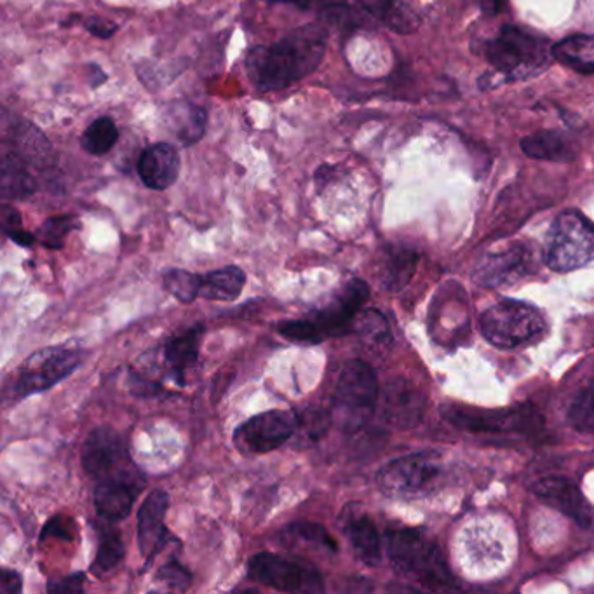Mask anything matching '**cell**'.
I'll return each instance as SVG.
<instances>
[{"label": "cell", "mask_w": 594, "mask_h": 594, "mask_svg": "<svg viewBox=\"0 0 594 594\" xmlns=\"http://www.w3.org/2000/svg\"><path fill=\"white\" fill-rule=\"evenodd\" d=\"M268 2H280V4H292L298 9H310L316 0H268Z\"/></svg>", "instance_id": "cell-44"}, {"label": "cell", "mask_w": 594, "mask_h": 594, "mask_svg": "<svg viewBox=\"0 0 594 594\" xmlns=\"http://www.w3.org/2000/svg\"><path fill=\"white\" fill-rule=\"evenodd\" d=\"M176 109L178 110H175V106L169 109L176 136L185 145L196 143L205 134L206 122H208L206 110L190 103H176Z\"/></svg>", "instance_id": "cell-29"}, {"label": "cell", "mask_w": 594, "mask_h": 594, "mask_svg": "<svg viewBox=\"0 0 594 594\" xmlns=\"http://www.w3.org/2000/svg\"><path fill=\"white\" fill-rule=\"evenodd\" d=\"M0 590L4 594H18L23 591V581L20 573L14 570H2V581H0Z\"/></svg>", "instance_id": "cell-41"}, {"label": "cell", "mask_w": 594, "mask_h": 594, "mask_svg": "<svg viewBox=\"0 0 594 594\" xmlns=\"http://www.w3.org/2000/svg\"><path fill=\"white\" fill-rule=\"evenodd\" d=\"M426 394L408 378H391L382 389V419L399 429L419 426L426 414Z\"/></svg>", "instance_id": "cell-13"}, {"label": "cell", "mask_w": 594, "mask_h": 594, "mask_svg": "<svg viewBox=\"0 0 594 594\" xmlns=\"http://www.w3.org/2000/svg\"><path fill=\"white\" fill-rule=\"evenodd\" d=\"M378 403V382L370 364L349 361L336 389V419L345 431L354 432L372 419Z\"/></svg>", "instance_id": "cell-6"}, {"label": "cell", "mask_w": 594, "mask_h": 594, "mask_svg": "<svg viewBox=\"0 0 594 594\" xmlns=\"http://www.w3.org/2000/svg\"><path fill=\"white\" fill-rule=\"evenodd\" d=\"M474 2H476L477 8L482 9L483 13L490 14V16H495L506 8V0H474Z\"/></svg>", "instance_id": "cell-43"}, {"label": "cell", "mask_w": 594, "mask_h": 594, "mask_svg": "<svg viewBox=\"0 0 594 594\" xmlns=\"http://www.w3.org/2000/svg\"><path fill=\"white\" fill-rule=\"evenodd\" d=\"M345 531H348L352 549H354L356 557L363 561L364 565H381V536H378L377 527L369 516H354L345 527Z\"/></svg>", "instance_id": "cell-27"}, {"label": "cell", "mask_w": 594, "mask_h": 594, "mask_svg": "<svg viewBox=\"0 0 594 594\" xmlns=\"http://www.w3.org/2000/svg\"><path fill=\"white\" fill-rule=\"evenodd\" d=\"M352 333H356L363 348L372 354H385L393 345V331L389 322L377 309L361 310Z\"/></svg>", "instance_id": "cell-26"}, {"label": "cell", "mask_w": 594, "mask_h": 594, "mask_svg": "<svg viewBox=\"0 0 594 594\" xmlns=\"http://www.w3.org/2000/svg\"><path fill=\"white\" fill-rule=\"evenodd\" d=\"M327 47L324 26L319 23L300 26L279 43L253 47L246 56L248 77L262 92L289 88L321 65Z\"/></svg>", "instance_id": "cell-1"}, {"label": "cell", "mask_w": 594, "mask_h": 594, "mask_svg": "<svg viewBox=\"0 0 594 594\" xmlns=\"http://www.w3.org/2000/svg\"><path fill=\"white\" fill-rule=\"evenodd\" d=\"M480 330L495 348L516 349L544 336L546 319L525 301L503 300L483 312Z\"/></svg>", "instance_id": "cell-4"}, {"label": "cell", "mask_w": 594, "mask_h": 594, "mask_svg": "<svg viewBox=\"0 0 594 594\" xmlns=\"http://www.w3.org/2000/svg\"><path fill=\"white\" fill-rule=\"evenodd\" d=\"M37 190L34 176L29 172V161L20 152H9L0 166V194L6 201L26 199Z\"/></svg>", "instance_id": "cell-21"}, {"label": "cell", "mask_w": 594, "mask_h": 594, "mask_svg": "<svg viewBox=\"0 0 594 594\" xmlns=\"http://www.w3.org/2000/svg\"><path fill=\"white\" fill-rule=\"evenodd\" d=\"M248 575L253 582L283 593H322L321 572L309 563L258 552L248 561Z\"/></svg>", "instance_id": "cell-9"}, {"label": "cell", "mask_w": 594, "mask_h": 594, "mask_svg": "<svg viewBox=\"0 0 594 594\" xmlns=\"http://www.w3.org/2000/svg\"><path fill=\"white\" fill-rule=\"evenodd\" d=\"M419 264V255L414 248L387 246L382 256L381 280L385 289L399 292L410 283L415 268Z\"/></svg>", "instance_id": "cell-22"}, {"label": "cell", "mask_w": 594, "mask_h": 594, "mask_svg": "<svg viewBox=\"0 0 594 594\" xmlns=\"http://www.w3.org/2000/svg\"><path fill=\"white\" fill-rule=\"evenodd\" d=\"M79 218L74 215H59V217L50 218L41 226L37 232V239L43 246L50 250H62L65 246L68 234L79 229Z\"/></svg>", "instance_id": "cell-33"}, {"label": "cell", "mask_w": 594, "mask_h": 594, "mask_svg": "<svg viewBox=\"0 0 594 594\" xmlns=\"http://www.w3.org/2000/svg\"><path fill=\"white\" fill-rule=\"evenodd\" d=\"M594 260V226L578 211H565L552 223L546 246V264L569 273Z\"/></svg>", "instance_id": "cell-8"}, {"label": "cell", "mask_w": 594, "mask_h": 594, "mask_svg": "<svg viewBox=\"0 0 594 594\" xmlns=\"http://www.w3.org/2000/svg\"><path fill=\"white\" fill-rule=\"evenodd\" d=\"M82 360H85L82 351L68 345L35 352L14 373L13 381L6 387V398L18 402L32 394L51 389L53 385L76 372Z\"/></svg>", "instance_id": "cell-5"}, {"label": "cell", "mask_w": 594, "mask_h": 594, "mask_svg": "<svg viewBox=\"0 0 594 594\" xmlns=\"http://www.w3.org/2000/svg\"><path fill=\"white\" fill-rule=\"evenodd\" d=\"M534 271L536 267H534L530 250L524 244H513L503 252L485 256L476 267L474 279L477 285L497 288V286L513 285Z\"/></svg>", "instance_id": "cell-15"}, {"label": "cell", "mask_w": 594, "mask_h": 594, "mask_svg": "<svg viewBox=\"0 0 594 594\" xmlns=\"http://www.w3.org/2000/svg\"><path fill=\"white\" fill-rule=\"evenodd\" d=\"M369 297V285L363 279H351L307 318L280 321L277 333L289 342L309 345L348 336Z\"/></svg>", "instance_id": "cell-2"}, {"label": "cell", "mask_w": 594, "mask_h": 594, "mask_svg": "<svg viewBox=\"0 0 594 594\" xmlns=\"http://www.w3.org/2000/svg\"><path fill=\"white\" fill-rule=\"evenodd\" d=\"M119 130L109 118H100L89 124L80 139V147L91 155H106L118 143Z\"/></svg>", "instance_id": "cell-32"}, {"label": "cell", "mask_w": 594, "mask_h": 594, "mask_svg": "<svg viewBox=\"0 0 594 594\" xmlns=\"http://www.w3.org/2000/svg\"><path fill=\"white\" fill-rule=\"evenodd\" d=\"M360 4L398 34H411L419 26V18L399 4V0H360Z\"/></svg>", "instance_id": "cell-28"}, {"label": "cell", "mask_w": 594, "mask_h": 594, "mask_svg": "<svg viewBox=\"0 0 594 594\" xmlns=\"http://www.w3.org/2000/svg\"><path fill=\"white\" fill-rule=\"evenodd\" d=\"M202 336H205V327L197 324L185 333L173 337L166 345L164 360H166V366L178 384L184 385L185 375L196 366Z\"/></svg>", "instance_id": "cell-20"}, {"label": "cell", "mask_w": 594, "mask_h": 594, "mask_svg": "<svg viewBox=\"0 0 594 594\" xmlns=\"http://www.w3.org/2000/svg\"><path fill=\"white\" fill-rule=\"evenodd\" d=\"M133 462L128 455L127 441L112 427H97L86 438L82 447V468L89 476L101 477L119 473L130 468Z\"/></svg>", "instance_id": "cell-14"}, {"label": "cell", "mask_w": 594, "mask_h": 594, "mask_svg": "<svg viewBox=\"0 0 594 594\" xmlns=\"http://www.w3.org/2000/svg\"><path fill=\"white\" fill-rule=\"evenodd\" d=\"M298 415L288 410H271L255 415L239 427L234 435L235 447L244 453L274 452L292 436L297 435Z\"/></svg>", "instance_id": "cell-11"}, {"label": "cell", "mask_w": 594, "mask_h": 594, "mask_svg": "<svg viewBox=\"0 0 594 594\" xmlns=\"http://www.w3.org/2000/svg\"><path fill=\"white\" fill-rule=\"evenodd\" d=\"M385 548L394 570L420 582L429 590H453L455 579L448 570L443 552L420 531L398 528L387 531Z\"/></svg>", "instance_id": "cell-3"}, {"label": "cell", "mask_w": 594, "mask_h": 594, "mask_svg": "<svg viewBox=\"0 0 594 594\" xmlns=\"http://www.w3.org/2000/svg\"><path fill=\"white\" fill-rule=\"evenodd\" d=\"M64 518H55L53 521L46 525V530H44L41 539H46V537H64L65 540L72 539V531L68 530V525H72L70 521H62Z\"/></svg>", "instance_id": "cell-42"}, {"label": "cell", "mask_w": 594, "mask_h": 594, "mask_svg": "<svg viewBox=\"0 0 594 594\" xmlns=\"http://www.w3.org/2000/svg\"><path fill=\"white\" fill-rule=\"evenodd\" d=\"M569 419L578 431L594 435V382L579 393L569 410Z\"/></svg>", "instance_id": "cell-35"}, {"label": "cell", "mask_w": 594, "mask_h": 594, "mask_svg": "<svg viewBox=\"0 0 594 594\" xmlns=\"http://www.w3.org/2000/svg\"><path fill=\"white\" fill-rule=\"evenodd\" d=\"M0 220H2V231L14 243L20 244V246H32L35 243V235L23 231L22 215L13 206H2Z\"/></svg>", "instance_id": "cell-36"}, {"label": "cell", "mask_w": 594, "mask_h": 594, "mask_svg": "<svg viewBox=\"0 0 594 594\" xmlns=\"http://www.w3.org/2000/svg\"><path fill=\"white\" fill-rule=\"evenodd\" d=\"M124 544H122L119 531L112 528H100V544H98L97 558L92 561L91 572L95 575H106L124 560Z\"/></svg>", "instance_id": "cell-31"}, {"label": "cell", "mask_w": 594, "mask_h": 594, "mask_svg": "<svg viewBox=\"0 0 594 594\" xmlns=\"http://www.w3.org/2000/svg\"><path fill=\"white\" fill-rule=\"evenodd\" d=\"M164 288L168 289L169 294L182 301V304H190V301L199 298V274L182 271V268H172L166 271L163 276Z\"/></svg>", "instance_id": "cell-34"}, {"label": "cell", "mask_w": 594, "mask_h": 594, "mask_svg": "<svg viewBox=\"0 0 594 594\" xmlns=\"http://www.w3.org/2000/svg\"><path fill=\"white\" fill-rule=\"evenodd\" d=\"M169 495L164 490H154L143 501L139 510V548L143 558L151 563L161 549L175 540L168 528L164 527V519L168 515Z\"/></svg>", "instance_id": "cell-16"}, {"label": "cell", "mask_w": 594, "mask_h": 594, "mask_svg": "<svg viewBox=\"0 0 594 594\" xmlns=\"http://www.w3.org/2000/svg\"><path fill=\"white\" fill-rule=\"evenodd\" d=\"M279 542L288 549H304L309 552H337V542L322 525L310 521L289 524L279 534Z\"/></svg>", "instance_id": "cell-25"}, {"label": "cell", "mask_w": 594, "mask_h": 594, "mask_svg": "<svg viewBox=\"0 0 594 594\" xmlns=\"http://www.w3.org/2000/svg\"><path fill=\"white\" fill-rule=\"evenodd\" d=\"M139 176L152 190H166L180 175V155L169 143H155L140 155Z\"/></svg>", "instance_id": "cell-19"}, {"label": "cell", "mask_w": 594, "mask_h": 594, "mask_svg": "<svg viewBox=\"0 0 594 594\" xmlns=\"http://www.w3.org/2000/svg\"><path fill=\"white\" fill-rule=\"evenodd\" d=\"M145 488V477L133 464L119 473L98 480L95 507L107 521H121L130 516L134 501Z\"/></svg>", "instance_id": "cell-12"}, {"label": "cell", "mask_w": 594, "mask_h": 594, "mask_svg": "<svg viewBox=\"0 0 594 594\" xmlns=\"http://www.w3.org/2000/svg\"><path fill=\"white\" fill-rule=\"evenodd\" d=\"M330 426V415L322 410H309L304 417L298 415V429L300 440L316 441L324 436Z\"/></svg>", "instance_id": "cell-37"}, {"label": "cell", "mask_w": 594, "mask_h": 594, "mask_svg": "<svg viewBox=\"0 0 594 594\" xmlns=\"http://www.w3.org/2000/svg\"><path fill=\"white\" fill-rule=\"evenodd\" d=\"M443 417L452 426L474 432L519 431L527 422L521 410H476L471 406H444Z\"/></svg>", "instance_id": "cell-17"}, {"label": "cell", "mask_w": 594, "mask_h": 594, "mask_svg": "<svg viewBox=\"0 0 594 594\" xmlns=\"http://www.w3.org/2000/svg\"><path fill=\"white\" fill-rule=\"evenodd\" d=\"M246 274L238 265L217 268L201 276L199 280V298L205 300L234 301L243 294Z\"/></svg>", "instance_id": "cell-24"}, {"label": "cell", "mask_w": 594, "mask_h": 594, "mask_svg": "<svg viewBox=\"0 0 594 594\" xmlns=\"http://www.w3.org/2000/svg\"><path fill=\"white\" fill-rule=\"evenodd\" d=\"M594 43L593 37L587 35H573V37L563 38L557 46L552 47V55L560 59L561 64L573 68L579 74H594V62L587 58V47Z\"/></svg>", "instance_id": "cell-30"}, {"label": "cell", "mask_w": 594, "mask_h": 594, "mask_svg": "<svg viewBox=\"0 0 594 594\" xmlns=\"http://www.w3.org/2000/svg\"><path fill=\"white\" fill-rule=\"evenodd\" d=\"M86 575L82 572L72 573L59 581L50 582V593H82L85 591Z\"/></svg>", "instance_id": "cell-39"}, {"label": "cell", "mask_w": 594, "mask_h": 594, "mask_svg": "<svg viewBox=\"0 0 594 594\" xmlns=\"http://www.w3.org/2000/svg\"><path fill=\"white\" fill-rule=\"evenodd\" d=\"M521 151L531 160L551 163H572L578 160V151L572 142L557 131H537L521 140Z\"/></svg>", "instance_id": "cell-23"}, {"label": "cell", "mask_w": 594, "mask_h": 594, "mask_svg": "<svg viewBox=\"0 0 594 594\" xmlns=\"http://www.w3.org/2000/svg\"><path fill=\"white\" fill-rule=\"evenodd\" d=\"M537 497L544 501L554 509L561 510L563 515L578 521L582 527H590L593 524V509L586 503V498L582 497L578 486L565 477H546L540 480L534 486Z\"/></svg>", "instance_id": "cell-18"}, {"label": "cell", "mask_w": 594, "mask_h": 594, "mask_svg": "<svg viewBox=\"0 0 594 594\" xmlns=\"http://www.w3.org/2000/svg\"><path fill=\"white\" fill-rule=\"evenodd\" d=\"M444 465L438 453L422 452L402 457L382 468L378 488L387 497L420 498L440 488Z\"/></svg>", "instance_id": "cell-7"}, {"label": "cell", "mask_w": 594, "mask_h": 594, "mask_svg": "<svg viewBox=\"0 0 594 594\" xmlns=\"http://www.w3.org/2000/svg\"><path fill=\"white\" fill-rule=\"evenodd\" d=\"M155 579L172 591L189 590L190 584H193V573L176 560L164 563Z\"/></svg>", "instance_id": "cell-38"}, {"label": "cell", "mask_w": 594, "mask_h": 594, "mask_svg": "<svg viewBox=\"0 0 594 594\" xmlns=\"http://www.w3.org/2000/svg\"><path fill=\"white\" fill-rule=\"evenodd\" d=\"M85 26L88 29L89 34L98 38H110L116 34V30H118L116 23L107 22L106 18L100 16L88 18Z\"/></svg>", "instance_id": "cell-40"}, {"label": "cell", "mask_w": 594, "mask_h": 594, "mask_svg": "<svg viewBox=\"0 0 594 594\" xmlns=\"http://www.w3.org/2000/svg\"><path fill=\"white\" fill-rule=\"evenodd\" d=\"M542 38L528 34L518 26L506 25L498 37L483 46V55L495 70L516 74L524 67L539 68L548 58Z\"/></svg>", "instance_id": "cell-10"}]
</instances>
